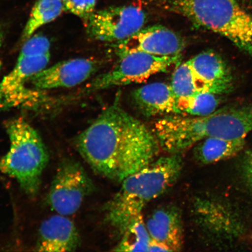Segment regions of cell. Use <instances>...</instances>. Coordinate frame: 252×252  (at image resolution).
Returning a JSON list of instances; mask_svg holds the SVG:
<instances>
[{"label":"cell","mask_w":252,"mask_h":252,"mask_svg":"<svg viewBox=\"0 0 252 252\" xmlns=\"http://www.w3.org/2000/svg\"><path fill=\"white\" fill-rule=\"evenodd\" d=\"M74 144L94 172L121 184L158 158L161 150L153 131L118 100L75 138Z\"/></svg>","instance_id":"1"},{"label":"cell","mask_w":252,"mask_h":252,"mask_svg":"<svg viewBox=\"0 0 252 252\" xmlns=\"http://www.w3.org/2000/svg\"><path fill=\"white\" fill-rule=\"evenodd\" d=\"M182 165L179 154H169L158 158L125 178L121 189L105 206V221L121 236L129 222L142 214L148 204L177 181Z\"/></svg>","instance_id":"2"},{"label":"cell","mask_w":252,"mask_h":252,"mask_svg":"<svg viewBox=\"0 0 252 252\" xmlns=\"http://www.w3.org/2000/svg\"><path fill=\"white\" fill-rule=\"evenodd\" d=\"M168 10L226 37L252 58V15L236 0H160Z\"/></svg>","instance_id":"3"},{"label":"cell","mask_w":252,"mask_h":252,"mask_svg":"<svg viewBox=\"0 0 252 252\" xmlns=\"http://www.w3.org/2000/svg\"><path fill=\"white\" fill-rule=\"evenodd\" d=\"M5 126L10 147L0 157V173L15 179L28 196H35L49 163L48 151L39 133L24 118L12 119Z\"/></svg>","instance_id":"4"},{"label":"cell","mask_w":252,"mask_h":252,"mask_svg":"<svg viewBox=\"0 0 252 252\" xmlns=\"http://www.w3.org/2000/svg\"><path fill=\"white\" fill-rule=\"evenodd\" d=\"M93 182L77 160L64 158L60 162L47 197V203L58 214L76 213L94 190Z\"/></svg>","instance_id":"5"},{"label":"cell","mask_w":252,"mask_h":252,"mask_svg":"<svg viewBox=\"0 0 252 252\" xmlns=\"http://www.w3.org/2000/svg\"><path fill=\"white\" fill-rule=\"evenodd\" d=\"M180 55L160 57L142 52L128 53L120 60L111 70L94 78L88 85V93L108 88L141 83L153 75L165 72L176 64Z\"/></svg>","instance_id":"6"},{"label":"cell","mask_w":252,"mask_h":252,"mask_svg":"<svg viewBox=\"0 0 252 252\" xmlns=\"http://www.w3.org/2000/svg\"><path fill=\"white\" fill-rule=\"evenodd\" d=\"M146 19L145 12L137 6H119L94 11L85 25L91 38L116 43L141 30Z\"/></svg>","instance_id":"7"},{"label":"cell","mask_w":252,"mask_h":252,"mask_svg":"<svg viewBox=\"0 0 252 252\" xmlns=\"http://www.w3.org/2000/svg\"><path fill=\"white\" fill-rule=\"evenodd\" d=\"M113 46L119 58L133 52L172 57L181 55L185 42L174 31L162 25H156L142 28L133 35L116 43Z\"/></svg>","instance_id":"8"},{"label":"cell","mask_w":252,"mask_h":252,"mask_svg":"<svg viewBox=\"0 0 252 252\" xmlns=\"http://www.w3.org/2000/svg\"><path fill=\"white\" fill-rule=\"evenodd\" d=\"M98 62L89 59L77 58L57 63L44 68L28 81L39 90L72 88L83 83L95 73Z\"/></svg>","instance_id":"9"},{"label":"cell","mask_w":252,"mask_h":252,"mask_svg":"<svg viewBox=\"0 0 252 252\" xmlns=\"http://www.w3.org/2000/svg\"><path fill=\"white\" fill-rule=\"evenodd\" d=\"M198 93L221 94L232 86V77L227 65L215 52L199 53L188 61Z\"/></svg>","instance_id":"10"},{"label":"cell","mask_w":252,"mask_h":252,"mask_svg":"<svg viewBox=\"0 0 252 252\" xmlns=\"http://www.w3.org/2000/svg\"><path fill=\"white\" fill-rule=\"evenodd\" d=\"M80 244V235L73 222L58 214L41 224L34 251L74 252Z\"/></svg>","instance_id":"11"},{"label":"cell","mask_w":252,"mask_h":252,"mask_svg":"<svg viewBox=\"0 0 252 252\" xmlns=\"http://www.w3.org/2000/svg\"><path fill=\"white\" fill-rule=\"evenodd\" d=\"M151 239L167 246L172 252L181 251L184 244V230L181 211L166 206L154 211L146 222Z\"/></svg>","instance_id":"12"},{"label":"cell","mask_w":252,"mask_h":252,"mask_svg":"<svg viewBox=\"0 0 252 252\" xmlns=\"http://www.w3.org/2000/svg\"><path fill=\"white\" fill-rule=\"evenodd\" d=\"M132 100L141 114L151 117L160 115H181L171 85L153 83L133 91Z\"/></svg>","instance_id":"13"},{"label":"cell","mask_w":252,"mask_h":252,"mask_svg":"<svg viewBox=\"0 0 252 252\" xmlns=\"http://www.w3.org/2000/svg\"><path fill=\"white\" fill-rule=\"evenodd\" d=\"M48 54L18 58L13 70L0 83V99L14 96L23 89L32 77L47 67L50 61Z\"/></svg>","instance_id":"14"},{"label":"cell","mask_w":252,"mask_h":252,"mask_svg":"<svg viewBox=\"0 0 252 252\" xmlns=\"http://www.w3.org/2000/svg\"><path fill=\"white\" fill-rule=\"evenodd\" d=\"M245 138L226 139L219 137L205 138L194 148V155L198 162L211 164L237 155L244 149Z\"/></svg>","instance_id":"15"},{"label":"cell","mask_w":252,"mask_h":252,"mask_svg":"<svg viewBox=\"0 0 252 252\" xmlns=\"http://www.w3.org/2000/svg\"><path fill=\"white\" fill-rule=\"evenodd\" d=\"M65 11L63 0H37L22 33L25 42L44 25L51 23Z\"/></svg>","instance_id":"16"},{"label":"cell","mask_w":252,"mask_h":252,"mask_svg":"<svg viewBox=\"0 0 252 252\" xmlns=\"http://www.w3.org/2000/svg\"><path fill=\"white\" fill-rule=\"evenodd\" d=\"M171 86L181 115L187 116V111L192 100L198 93L188 61L176 67L173 72Z\"/></svg>","instance_id":"17"},{"label":"cell","mask_w":252,"mask_h":252,"mask_svg":"<svg viewBox=\"0 0 252 252\" xmlns=\"http://www.w3.org/2000/svg\"><path fill=\"white\" fill-rule=\"evenodd\" d=\"M151 241L146 222L140 214L129 222L121 235V240L113 251L148 252Z\"/></svg>","instance_id":"18"},{"label":"cell","mask_w":252,"mask_h":252,"mask_svg":"<svg viewBox=\"0 0 252 252\" xmlns=\"http://www.w3.org/2000/svg\"><path fill=\"white\" fill-rule=\"evenodd\" d=\"M219 94L209 92L198 93L192 100L187 116H206L218 110L220 103Z\"/></svg>","instance_id":"19"},{"label":"cell","mask_w":252,"mask_h":252,"mask_svg":"<svg viewBox=\"0 0 252 252\" xmlns=\"http://www.w3.org/2000/svg\"><path fill=\"white\" fill-rule=\"evenodd\" d=\"M50 48V42L47 37L42 34L32 35L24 42L18 58L48 54Z\"/></svg>","instance_id":"20"},{"label":"cell","mask_w":252,"mask_h":252,"mask_svg":"<svg viewBox=\"0 0 252 252\" xmlns=\"http://www.w3.org/2000/svg\"><path fill=\"white\" fill-rule=\"evenodd\" d=\"M65 11L80 18L86 25L95 11L96 0H63Z\"/></svg>","instance_id":"21"},{"label":"cell","mask_w":252,"mask_h":252,"mask_svg":"<svg viewBox=\"0 0 252 252\" xmlns=\"http://www.w3.org/2000/svg\"><path fill=\"white\" fill-rule=\"evenodd\" d=\"M244 175L248 184L252 188V151L247 154L244 162Z\"/></svg>","instance_id":"22"},{"label":"cell","mask_w":252,"mask_h":252,"mask_svg":"<svg viewBox=\"0 0 252 252\" xmlns=\"http://www.w3.org/2000/svg\"><path fill=\"white\" fill-rule=\"evenodd\" d=\"M148 252H172L166 245L151 239Z\"/></svg>","instance_id":"23"},{"label":"cell","mask_w":252,"mask_h":252,"mask_svg":"<svg viewBox=\"0 0 252 252\" xmlns=\"http://www.w3.org/2000/svg\"><path fill=\"white\" fill-rule=\"evenodd\" d=\"M3 42H4V34L1 26H0V48L2 45Z\"/></svg>","instance_id":"24"},{"label":"cell","mask_w":252,"mask_h":252,"mask_svg":"<svg viewBox=\"0 0 252 252\" xmlns=\"http://www.w3.org/2000/svg\"><path fill=\"white\" fill-rule=\"evenodd\" d=\"M1 67H2V62L1 61V60H0V71H1Z\"/></svg>","instance_id":"25"}]
</instances>
